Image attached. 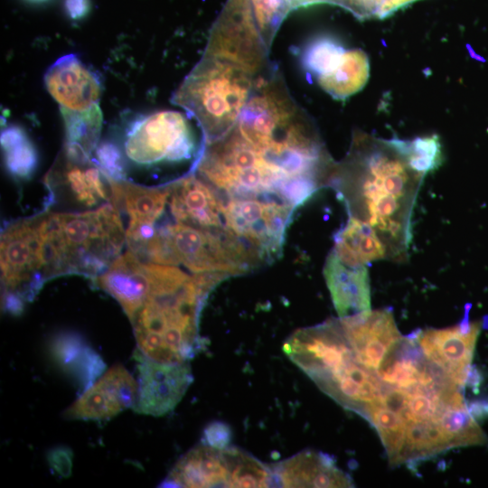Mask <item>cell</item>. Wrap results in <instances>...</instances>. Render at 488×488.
Listing matches in <instances>:
<instances>
[{
	"mask_svg": "<svg viewBox=\"0 0 488 488\" xmlns=\"http://www.w3.org/2000/svg\"><path fill=\"white\" fill-rule=\"evenodd\" d=\"M425 175L410 163L408 141L356 132L332 181L352 217L370 225L390 259L403 261L412 239L411 218Z\"/></svg>",
	"mask_w": 488,
	"mask_h": 488,
	"instance_id": "1",
	"label": "cell"
},
{
	"mask_svg": "<svg viewBox=\"0 0 488 488\" xmlns=\"http://www.w3.org/2000/svg\"><path fill=\"white\" fill-rule=\"evenodd\" d=\"M150 289L130 320L138 349L146 357L181 363L202 347L199 315L209 294L174 266L148 263Z\"/></svg>",
	"mask_w": 488,
	"mask_h": 488,
	"instance_id": "2",
	"label": "cell"
},
{
	"mask_svg": "<svg viewBox=\"0 0 488 488\" xmlns=\"http://www.w3.org/2000/svg\"><path fill=\"white\" fill-rule=\"evenodd\" d=\"M259 76L227 59L205 53L172 101L199 122L205 143L211 142L235 126Z\"/></svg>",
	"mask_w": 488,
	"mask_h": 488,
	"instance_id": "3",
	"label": "cell"
},
{
	"mask_svg": "<svg viewBox=\"0 0 488 488\" xmlns=\"http://www.w3.org/2000/svg\"><path fill=\"white\" fill-rule=\"evenodd\" d=\"M124 155L131 164L150 168L201 156L190 118L175 110L137 115L126 126Z\"/></svg>",
	"mask_w": 488,
	"mask_h": 488,
	"instance_id": "4",
	"label": "cell"
},
{
	"mask_svg": "<svg viewBox=\"0 0 488 488\" xmlns=\"http://www.w3.org/2000/svg\"><path fill=\"white\" fill-rule=\"evenodd\" d=\"M60 220L70 273L94 280L118 257L126 240L117 208L105 204L82 213H60Z\"/></svg>",
	"mask_w": 488,
	"mask_h": 488,
	"instance_id": "5",
	"label": "cell"
},
{
	"mask_svg": "<svg viewBox=\"0 0 488 488\" xmlns=\"http://www.w3.org/2000/svg\"><path fill=\"white\" fill-rule=\"evenodd\" d=\"M41 237L35 218L6 227L1 235L3 303L23 307L44 282L41 263Z\"/></svg>",
	"mask_w": 488,
	"mask_h": 488,
	"instance_id": "6",
	"label": "cell"
},
{
	"mask_svg": "<svg viewBox=\"0 0 488 488\" xmlns=\"http://www.w3.org/2000/svg\"><path fill=\"white\" fill-rule=\"evenodd\" d=\"M250 457L234 446L216 448L202 443L178 460L163 486L242 487Z\"/></svg>",
	"mask_w": 488,
	"mask_h": 488,
	"instance_id": "7",
	"label": "cell"
},
{
	"mask_svg": "<svg viewBox=\"0 0 488 488\" xmlns=\"http://www.w3.org/2000/svg\"><path fill=\"white\" fill-rule=\"evenodd\" d=\"M137 361L138 390L133 409L143 415L160 417L172 411L192 382L190 365L186 362L158 361L135 353Z\"/></svg>",
	"mask_w": 488,
	"mask_h": 488,
	"instance_id": "8",
	"label": "cell"
},
{
	"mask_svg": "<svg viewBox=\"0 0 488 488\" xmlns=\"http://www.w3.org/2000/svg\"><path fill=\"white\" fill-rule=\"evenodd\" d=\"M468 312L457 325L427 329L415 335L425 356L462 388L466 383L482 325L480 322H469Z\"/></svg>",
	"mask_w": 488,
	"mask_h": 488,
	"instance_id": "9",
	"label": "cell"
},
{
	"mask_svg": "<svg viewBox=\"0 0 488 488\" xmlns=\"http://www.w3.org/2000/svg\"><path fill=\"white\" fill-rule=\"evenodd\" d=\"M44 82L61 112L80 113L99 107V77L77 54H66L54 61L45 73Z\"/></svg>",
	"mask_w": 488,
	"mask_h": 488,
	"instance_id": "10",
	"label": "cell"
},
{
	"mask_svg": "<svg viewBox=\"0 0 488 488\" xmlns=\"http://www.w3.org/2000/svg\"><path fill=\"white\" fill-rule=\"evenodd\" d=\"M340 323L355 360L374 371L402 338L389 309L369 310L340 317Z\"/></svg>",
	"mask_w": 488,
	"mask_h": 488,
	"instance_id": "11",
	"label": "cell"
},
{
	"mask_svg": "<svg viewBox=\"0 0 488 488\" xmlns=\"http://www.w3.org/2000/svg\"><path fill=\"white\" fill-rule=\"evenodd\" d=\"M138 383L120 364L103 373L65 411L71 419H109L129 407L137 396Z\"/></svg>",
	"mask_w": 488,
	"mask_h": 488,
	"instance_id": "12",
	"label": "cell"
},
{
	"mask_svg": "<svg viewBox=\"0 0 488 488\" xmlns=\"http://www.w3.org/2000/svg\"><path fill=\"white\" fill-rule=\"evenodd\" d=\"M168 204L177 222L215 230L225 227L221 202L209 183L194 175L168 185Z\"/></svg>",
	"mask_w": 488,
	"mask_h": 488,
	"instance_id": "13",
	"label": "cell"
},
{
	"mask_svg": "<svg viewBox=\"0 0 488 488\" xmlns=\"http://www.w3.org/2000/svg\"><path fill=\"white\" fill-rule=\"evenodd\" d=\"M276 486L281 487H352L351 476L336 466L324 453L305 450L271 465Z\"/></svg>",
	"mask_w": 488,
	"mask_h": 488,
	"instance_id": "14",
	"label": "cell"
},
{
	"mask_svg": "<svg viewBox=\"0 0 488 488\" xmlns=\"http://www.w3.org/2000/svg\"><path fill=\"white\" fill-rule=\"evenodd\" d=\"M94 280L118 302L129 320L143 305L150 289L145 263L129 250L114 259Z\"/></svg>",
	"mask_w": 488,
	"mask_h": 488,
	"instance_id": "15",
	"label": "cell"
},
{
	"mask_svg": "<svg viewBox=\"0 0 488 488\" xmlns=\"http://www.w3.org/2000/svg\"><path fill=\"white\" fill-rule=\"evenodd\" d=\"M324 276L339 317L371 310V287L366 266H346L333 250L326 258Z\"/></svg>",
	"mask_w": 488,
	"mask_h": 488,
	"instance_id": "16",
	"label": "cell"
},
{
	"mask_svg": "<svg viewBox=\"0 0 488 488\" xmlns=\"http://www.w3.org/2000/svg\"><path fill=\"white\" fill-rule=\"evenodd\" d=\"M54 362L71 377L83 391L105 371V363L83 338L74 333H61L50 344Z\"/></svg>",
	"mask_w": 488,
	"mask_h": 488,
	"instance_id": "17",
	"label": "cell"
},
{
	"mask_svg": "<svg viewBox=\"0 0 488 488\" xmlns=\"http://www.w3.org/2000/svg\"><path fill=\"white\" fill-rule=\"evenodd\" d=\"M48 176L60 180L76 201L87 207H93L101 200H111L105 184L107 176L90 158L70 157L62 151L61 157Z\"/></svg>",
	"mask_w": 488,
	"mask_h": 488,
	"instance_id": "18",
	"label": "cell"
},
{
	"mask_svg": "<svg viewBox=\"0 0 488 488\" xmlns=\"http://www.w3.org/2000/svg\"><path fill=\"white\" fill-rule=\"evenodd\" d=\"M333 252L343 264L353 267L390 259L388 248L376 231L364 221L352 216L337 233Z\"/></svg>",
	"mask_w": 488,
	"mask_h": 488,
	"instance_id": "19",
	"label": "cell"
},
{
	"mask_svg": "<svg viewBox=\"0 0 488 488\" xmlns=\"http://www.w3.org/2000/svg\"><path fill=\"white\" fill-rule=\"evenodd\" d=\"M107 178L110 186L112 204L117 208H124L130 220L155 223L161 217L168 202V186L145 187L126 180L116 181L108 176Z\"/></svg>",
	"mask_w": 488,
	"mask_h": 488,
	"instance_id": "20",
	"label": "cell"
},
{
	"mask_svg": "<svg viewBox=\"0 0 488 488\" xmlns=\"http://www.w3.org/2000/svg\"><path fill=\"white\" fill-rule=\"evenodd\" d=\"M369 73L367 54L361 49L345 50L328 71L317 77V81L333 98L344 99L365 86Z\"/></svg>",
	"mask_w": 488,
	"mask_h": 488,
	"instance_id": "21",
	"label": "cell"
},
{
	"mask_svg": "<svg viewBox=\"0 0 488 488\" xmlns=\"http://www.w3.org/2000/svg\"><path fill=\"white\" fill-rule=\"evenodd\" d=\"M450 448L484 446L488 437L468 411L464 395L453 400L439 420Z\"/></svg>",
	"mask_w": 488,
	"mask_h": 488,
	"instance_id": "22",
	"label": "cell"
},
{
	"mask_svg": "<svg viewBox=\"0 0 488 488\" xmlns=\"http://www.w3.org/2000/svg\"><path fill=\"white\" fill-rule=\"evenodd\" d=\"M5 162L10 174L18 179L31 177L38 165V153L25 131L10 126L1 134Z\"/></svg>",
	"mask_w": 488,
	"mask_h": 488,
	"instance_id": "23",
	"label": "cell"
},
{
	"mask_svg": "<svg viewBox=\"0 0 488 488\" xmlns=\"http://www.w3.org/2000/svg\"><path fill=\"white\" fill-rule=\"evenodd\" d=\"M362 418L375 427L388 454L389 463L396 465L405 440L407 423L404 418L400 413L389 409L380 401L369 407Z\"/></svg>",
	"mask_w": 488,
	"mask_h": 488,
	"instance_id": "24",
	"label": "cell"
},
{
	"mask_svg": "<svg viewBox=\"0 0 488 488\" xmlns=\"http://www.w3.org/2000/svg\"><path fill=\"white\" fill-rule=\"evenodd\" d=\"M66 133L65 145L80 148L87 155L97 148L102 127V113L99 107L89 111L61 112Z\"/></svg>",
	"mask_w": 488,
	"mask_h": 488,
	"instance_id": "25",
	"label": "cell"
},
{
	"mask_svg": "<svg viewBox=\"0 0 488 488\" xmlns=\"http://www.w3.org/2000/svg\"><path fill=\"white\" fill-rule=\"evenodd\" d=\"M408 151L412 167L425 176L436 170L443 160L441 143L436 135L409 140Z\"/></svg>",
	"mask_w": 488,
	"mask_h": 488,
	"instance_id": "26",
	"label": "cell"
},
{
	"mask_svg": "<svg viewBox=\"0 0 488 488\" xmlns=\"http://www.w3.org/2000/svg\"><path fill=\"white\" fill-rule=\"evenodd\" d=\"M345 49L336 41L321 38L305 49L303 61L305 68L316 78L328 71Z\"/></svg>",
	"mask_w": 488,
	"mask_h": 488,
	"instance_id": "27",
	"label": "cell"
},
{
	"mask_svg": "<svg viewBox=\"0 0 488 488\" xmlns=\"http://www.w3.org/2000/svg\"><path fill=\"white\" fill-rule=\"evenodd\" d=\"M417 0H333L360 19L384 18Z\"/></svg>",
	"mask_w": 488,
	"mask_h": 488,
	"instance_id": "28",
	"label": "cell"
},
{
	"mask_svg": "<svg viewBox=\"0 0 488 488\" xmlns=\"http://www.w3.org/2000/svg\"><path fill=\"white\" fill-rule=\"evenodd\" d=\"M98 164L104 174L116 181L126 180V160L118 145L112 141H103L96 148Z\"/></svg>",
	"mask_w": 488,
	"mask_h": 488,
	"instance_id": "29",
	"label": "cell"
},
{
	"mask_svg": "<svg viewBox=\"0 0 488 488\" xmlns=\"http://www.w3.org/2000/svg\"><path fill=\"white\" fill-rule=\"evenodd\" d=\"M230 437L229 426L222 422H213L204 430L203 444L216 448H225L229 446Z\"/></svg>",
	"mask_w": 488,
	"mask_h": 488,
	"instance_id": "30",
	"label": "cell"
},
{
	"mask_svg": "<svg viewBox=\"0 0 488 488\" xmlns=\"http://www.w3.org/2000/svg\"><path fill=\"white\" fill-rule=\"evenodd\" d=\"M51 466L61 476L68 477L71 472L72 453L67 447H57L48 454Z\"/></svg>",
	"mask_w": 488,
	"mask_h": 488,
	"instance_id": "31",
	"label": "cell"
},
{
	"mask_svg": "<svg viewBox=\"0 0 488 488\" xmlns=\"http://www.w3.org/2000/svg\"><path fill=\"white\" fill-rule=\"evenodd\" d=\"M65 10L68 15L74 20L83 18L90 9L89 0H65Z\"/></svg>",
	"mask_w": 488,
	"mask_h": 488,
	"instance_id": "32",
	"label": "cell"
},
{
	"mask_svg": "<svg viewBox=\"0 0 488 488\" xmlns=\"http://www.w3.org/2000/svg\"><path fill=\"white\" fill-rule=\"evenodd\" d=\"M466 406L468 411L477 422L488 418V398L472 399L466 403Z\"/></svg>",
	"mask_w": 488,
	"mask_h": 488,
	"instance_id": "33",
	"label": "cell"
},
{
	"mask_svg": "<svg viewBox=\"0 0 488 488\" xmlns=\"http://www.w3.org/2000/svg\"><path fill=\"white\" fill-rule=\"evenodd\" d=\"M31 1H33V2H43L45 0H31Z\"/></svg>",
	"mask_w": 488,
	"mask_h": 488,
	"instance_id": "34",
	"label": "cell"
}]
</instances>
